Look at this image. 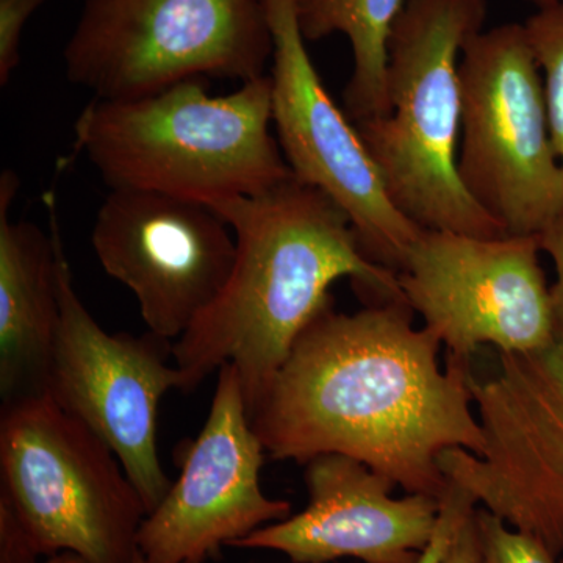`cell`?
Wrapping results in <instances>:
<instances>
[{"mask_svg":"<svg viewBox=\"0 0 563 563\" xmlns=\"http://www.w3.org/2000/svg\"><path fill=\"white\" fill-rule=\"evenodd\" d=\"M402 301L354 313L325 307L306 329L251 412L276 461L343 454L407 493L442 499L448 450L479 454L483 426L473 412L472 365L446 357Z\"/></svg>","mask_w":563,"mask_h":563,"instance_id":"1","label":"cell"},{"mask_svg":"<svg viewBox=\"0 0 563 563\" xmlns=\"http://www.w3.org/2000/svg\"><path fill=\"white\" fill-rule=\"evenodd\" d=\"M211 209L231 225L236 258L217 301L174 342L181 391L233 363L251 417L303 329L333 302L336 280L350 277L377 302H406L398 273L363 254L347 214L295 176Z\"/></svg>","mask_w":563,"mask_h":563,"instance_id":"2","label":"cell"},{"mask_svg":"<svg viewBox=\"0 0 563 563\" xmlns=\"http://www.w3.org/2000/svg\"><path fill=\"white\" fill-rule=\"evenodd\" d=\"M273 125L266 74L225 96H211L202 79H190L143 98L92 99L74 131L76 150L110 190L162 192L211 207L291 179Z\"/></svg>","mask_w":563,"mask_h":563,"instance_id":"3","label":"cell"},{"mask_svg":"<svg viewBox=\"0 0 563 563\" xmlns=\"http://www.w3.org/2000/svg\"><path fill=\"white\" fill-rule=\"evenodd\" d=\"M488 0H406L388 41L390 111L354 122L393 203L415 224L507 235L457 172L463 49L485 29Z\"/></svg>","mask_w":563,"mask_h":563,"instance_id":"4","label":"cell"},{"mask_svg":"<svg viewBox=\"0 0 563 563\" xmlns=\"http://www.w3.org/2000/svg\"><path fill=\"white\" fill-rule=\"evenodd\" d=\"M0 509L32 553L135 563L147 510L113 451L49 396L3 404Z\"/></svg>","mask_w":563,"mask_h":563,"instance_id":"5","label":"cell"},{"mask_svg":"<svg viewBox=\"0 0 563 563\" xmlns=\"http://www.w3.org/2000/svg\"><path fill=\"white\" fill-rule=\"evenodd\" d=\"M265 0H85L63 60L92 99L143 98L190 79L268 74Z\"/></svg>","mask_w":563,"mask_h":563,"instance_id":"6","label":"cell"},{"mask_svg":"<svg viewBox=\"0 0 563 563\" xmlns=\"http://www.w3.org/2000/svg\"><path fill=\"white\" fill-rule=\"evenodd\" d=\"M463 187L507 235H540L563 214L542 70L525 24L477 33L461 62Z\"/></svg>","mask_w":563,"mask_h":563,"instance_id":"7","label":"cell"},{"mask_svg":"<svg viewBox=\"0 0 563 563\" xmlns=\"http://www.w3.org/2000/svg\"><path fill=\"white\" fill-rule=\"evenodd\" d=\"M46 202L60 298L46 395L113 451L150 515L173 485L158 455L157 431L163 396L184 388L180 369L169 363L174 342L151 331L139 336L103 331L74 288L57 201L51 195Z\"/></svg>","mask_w":563,"mask_h":563,"instance_id":"8","label":"cell"},{"mask_svg":"<svg viewBox=\"0 0 563 563\" xmlns=\"http://www.w3.org/2000/svg\"><path fill=\"white\" fill-rule=\"evenodd\" d=\"M498 373L470 374L483 426L479 454L439 457L448 483L518 531L563 554V339L542 350L498 354Z\"/></svg>","mask_w":563,"mask_h":563,"instance_id":"9","label":"cell"},{"mask_svg":"<svg viewBox=\"0 0 563 563\" xmlns=\"http://www.w3.org/2000/svg\"><path fill=\"white\" fill-rule=\"evenodd\" d=\"M540 235L484 239L422 229L398 272L402 298L446 347L472 365L481 346L523 354L559 339Z\"/></svg>","mask_w":563,"mask_h":563,"instance_id":"10","label":"cell"},{"mask_svg":"<svg viewBox=\"0 0 563 563\" xmlns=\"http://www.w3.org/2000/svg\"><path fill=\"white\" fill-rule=\"evenodd\" d=\"M273 33V121L292 176L350 218L366 257L393 272L422 228L399 211L361 133L331 98L307 49L296 0H265Z\"/></svg>","mask_w":563,"mask_h":563,"instance_id":"11","label":"cell"},{"mask_svg":"<svg viewBox=\"0 0 563 563\" xmlns=\"http://www.w3.org/2000/svg\"><path fill=\"white\" fill-rule=\"evenodd\" d=\"M91 243L103 272L135 295L150 331L169 342L217 301L236 258L217 210L152 191L110 190Z\"/></svg>","mask_w":563,"mask_h":563,"instance_id":"12","label":"cell"},{"mask_svg":"<svg viewBox=\"0 0 563 563\" xmlns=\"http://www.w3.org/2000/svg\"><path fill=\"white\" fill-rule=\"evenodd\" d=\"M265 453L252 429L239 369L224 363L209 417L184 453L179 477L141 523V558L147 563H203L221 547L290 517V503L262 490Z\"/></svg>","mask_w":563,"mask_h":563,"instance_id":"13","label":"cell"},{"mask_svg":"<svg viewBox=\"0 0 563 563\" xmlns=\"http://www.w3.org/2000/svg\"><path fill=\"white\" fill-rule=\"evenodd\" d=\"M303 483L309 506L302 512L263 526L233 548L279 551L295 563H417L439 525L442 499L421 493L393 498V481L347 455L307 462Z\"/></svg>","mask_w":563,"mask_h":563,"instance_id":"14","label":"cell"},{"mask_svg":"<svg viewBox=\"0 0 563 563\" xmlns=\"http://www.w3.org/2000/svg\"><path fill=\"white\" fill-rule=\"evenodd\" d=\"M16 173L0 176V395L3 404L46 395L60 321L57 244L38 225L10 218Z\"/></svg>","mask_w":563,"mask_h":563,"instance_id":"15","label":"cell"},{"mask_svg":"<svg viewBox=\"0 0 563 563\" xmlns=\"http://www.w3.org/2000/svg\"><path fill=\"white\" fill-rule=\"evenodd\" d=\"M406 0H296L307 43L332 35L350 41L352 74L343 110L352 122L390 111L387 91L388 41Z\"/></svg>","mask_w":563,"mask_h":563,"instance_id":"16","label":"cell"},{"mask_svg":"<svg viewBox=\"0 0 563 563\" xmlns=\"http://www.w3.org/2000/svg\"><path fill=\"white\" fill-rule=\"evenodd\" d=\"M523 24L542 70L548 121L563 176V5L540 7Z\"/></svg>","mask_w":563,"mask_h":563,"instance_id":"17","label":"cell"},{"mask_svg":"<svg viewBox=\"0 0 563 563\" xmlns=\"http://www.w3.org/2000/svg\"><path fill=\"white\" fill-rule=\"evenodd\" d=\"M479 563H558L540 540L518 531L495 514L476 509Z\"/></svg>","mask_w":563,"mask_h":563,"instance_id":"18","label":"cell"},{"mask_svg":"<svg viewBox=\"0 0 563 563\" xmlns=\"http://www.w3.org/2000/svg\"><path fill=\"white\" fill-rule=\"evenodd\" d=\"M47 0H0V85L7 87L21 62V40L29 20Z\"/></svg>","mask_w":563,"mask_h":563,"instance_id":"19","label":"cell"},{"mask_svg":"<svg viewBox=\"0 0 563 563\" xmlns=\"http://www.w3.org/2000/svg\"><path fill=\"white\" fill-rule=\"evenodd\" d=\"M474 509H476V501L472 496L459 488L457 485L448 483L446 492L442 496L435 533L417 563H444L455 532Z\"/></svg>","mask_w":563,"mask_h":563,"instance_id":"20","label":"cell"},{"mask_svg":"<svg viewBox=\"0 0 563 563\" xmlns=\"http://www.w3.org/2000/svg\"><path fill=\"white\" fill-rule=\"evenodd\" d=\"M542 251L550 255L555 269V282L551 287L559 336L563 339V214L540 233Z\"/></svg>","mask_w":563,"mask_h":563,"instance_id":"21","label":"cell"},{"mask_svg":"<svg viewBox=\"0 0 563 563\" xmlns=\"http://www.w3.org/2000/svg\"><path fill=\"white\" fill-rule=\"evenodd\" d=\"M474 512L476 509L463 520L461 528L455 532L444 563H479V540Z\"/></svg>","mask_w":563,"mask_h":563,"instance_id":"22","label":"cell"},{"mask_svg":"<svg viewBox=\"0 0 563 563\" xmlns=\"http://www.w3.org/2000/svg\"><path fill=\"white\" fill-rule=\"evenodd\" d=\"M35 563V562H33ZM43 563H88L85 561L81 555L76 553H70V551H63V553H57L54 555H49L46 562Z\"/></svg>","mask_w":563,"mask_h":563,"instance_id":"23","label":"cell"},{"mask_svg":"<svg viewBox=\"0 0 563 563\" xmlns=\"http://www.w3.org/2000/svg\"><path fill=\"white\" fill-rule=\"evenodd\" d=\"M525 2L532 3L537 9L548 5H563V0H525Z\"/></svg>","mask_w":563,"mask_h":563,"instance_id":"24","label":"cell"},{"mask_svg":"<svg viewBox=\"0 0 563 563\" xmlns=\"http://www.w3.org/2000/svg\"><path fill=\"white\" fill-rule=\"evenodd\" d=\"M135 563H147L146 561H144L143 558H141V554L139 555V558H136V561Z\"/></svg>","mask_w":563,"mask_h":563,"instance_id":"25","label":"cell"},{"mask_svg":"<svg viewBox=\"0 0 563 563\" xmlns=\"http://www.w3.org/2000/svg\"><path fill=\"white\" fill-rule=\"evenodd\" d=\"M561 563H563V561Z\"/></svg>","mask_w":563,"mask_h":563,"instance_id":"26","label":"cell"}]
</instances>
